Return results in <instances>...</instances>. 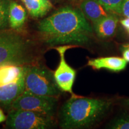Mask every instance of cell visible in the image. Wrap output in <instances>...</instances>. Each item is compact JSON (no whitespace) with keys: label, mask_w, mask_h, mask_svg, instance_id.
<instances>
[{"label":"cell","mask_w":129,"mask_h":129,"mask_svg":"<svg viewBox=\"0 0 129 129\" xmlns=\"http://www.w3.org/2000/svg\"><path fill=\"white\" fill-rule=\"evenodd\" d=\"M121 47H123V48H129V43H128V44H125L122 45V46H121Z\"/></svg>","instance_id":"23"},{"label":"cell","mask_w":129,"mask_h":129,"mask_svg":"<svg viewBox=\"0 0 129 129\" xmlns=\"http://www.w3.org/2000/svg\"><path fill=\"white\" fill-rule=\"evenodd\" d=\"M121 51H122V57L127 61L129 62V48L121 47Z\"/></svg>","instance_id":"19"},{"label":"cell","mask_w":129,"mask_h":129,"mask_svg":"<svg viewBox=\"0 0 129 129\" xmlns=\"http://www.w3.org/2000/svg\"><path fill=\"white\" fill-rule=\"evenodd\" d=\"M80 9L85 17L93 23L112 13L98 0H82Z\"/></svg>","instance_id":"9"},{"label":"cell","mask_w":129,"mask_h":129,"mask_svg":"<svg viewBox=\"0 0 129 129\" xmlns=\"http://www.w3.org/2000/svg\"><path fill=\"white\" fill-rule=\"evenodd\" d=\"M106 9L118 14L121 5L123 0H98Z\"/></svg>","instance_id":"17"},{"label":"cell","mask_w":129,"mask_h":129,"mask_svg":"<svg viewBox=\"0 0 129 129\" xmlns=\"http://www.w3.org/2000/svg\"><path fill=\"white\" fill-rule=\"evenodd\" d=\"M26 12L16 1L10 0L9 10V26L12 29L19 30L23 28L26 20Z\"/></svg>","instance_id":"12"},{"label":"cell","mask_w":129,"mask_h":129,"mask_svg":"<svg viewBox=\"0 0 129 129\" xmlns=\"http://www.w3.org/2000/svg\"><path fill=\"white\" fill-rule=\"evenodd\" d=\"M24 91L56 98L61 93L53 72L42 66H27Z\"/></svg>","instance_id":"3"},{"label":"cell","mask_w":129,"mask_h":129,"mask_svg":"<svg viewBox=\"0 0 129 129\" xmlns=\"http://www.w3.org/2000/svg\"><path fill=\"white\" fill-rule=\"evenodd\" d=\"M27 65H25L17 80L0 86V106L9 107L25 90V77Z\"/></svg>","instance_id":"8"},{"label":"cell","mask_w":129,"mask_h":129,"mask_svg":"<svg viewBox=\"0 0 129 129\" xmlns=\"http://www.w3.org/2000/svg\"><path fill=\"white\" fill-rule=\"evenodd\" d=\"M10 0H0V30L9 26V10Z\"/></svg>","instance_id":"16"},{"label":"cell","mask_w":129,"mask_h":129,"mask_svg":"<svg viewBox=\"0 0 129 129\" xmlns=\"http://www.w3.org/2000/svg\"><path fill=\"white\" fill-rule=\"evenodd\" d=\"M108 127L113 129H129V113H121L114 118Z\"/></svg>","instance_id":"15"},{"label":"cell","mask_w":129,"mask_h":129,"mask_svg":"<svg viewBox=\"0 0 129 129\" xmlns=\"http://www.w3.org/2000/svg\"><path fill=\"white\" fill-rule=\"evenodd\" d=\"M118 14L129 17V0H123L119 10Z\"/></svg>","instance_id":"18"},{"label":"cell","mask_w":129,"mask_h":129,"mask_svg":"<svg viewBox=\"0 0 129 129\" xmlns=\"http://www.w3.org/2000/svg\"><path fill=\"white\" fill-rule=\"evenodd\" d=\"M6 119H7V118H6V116H5L4 113L3 112V111L0 109V123L5 121H6Z\"/></svg>","instance_id":"21"},{"label":"cell","mask_w":129,"mask_h":129,"mask_svg":"<svg viewBox=\"0 0 129 129\" xmlns=\"http://www.w3.org/2000/svg\"><path fill=\"white\" fill-rule=\"evenodd\" d=\"M1 30H0V33H1Z\"/></svg>","instance_id":"25"},{"label":"cell","mask_w":129,"mask_h":129,"mask_svg":"<svg viewBox=\"0 0 129 129\" xmlns=\"http://www.w3.org/2000/svg\"><path fill=\"white\" fill-rule=\"evenodd\" d=\"M75 47H76L75 45H65L54 47L60 56V62L55 71L53 72L54 78L61 91L68 92L72 95L74 94L72 87L76 77V71L66 62L64 54L67 50Z\"/></svg>","instance_id":"7"},{"label":"cell","mask_w":129,"mask_h":129,"mask_svg":"<svg viewBox=\"0 0 129 129\" xmlns=\"http://www.w3.org/2000/svg\"><path fill=\"white\" fill-rule=\"evenodd\" d=\"M28 44L24 38L13 31L0 33V67L7 64L25 65L28 62Z\"/></svg>","instance_id":"4"},{"label":"cell","mask_w":129,"mask_h":129,"mask_svg":"<svg viewBox=\"0 0 129 129\" xmlns=\"http://www.w3.org/2000/svg\"><path fill=\"white\" fill-rule=\"evenodd\" d=\"M53 117L30 111L10 109L6 125L13 129H46L52 127Z\"/></svg>","instance_id":"5"},{"label":"cell","mask_w":129,"mask_h":129,"mask_svg":"<svg viewBox=\"0 0 129 129\" xmlns=\"http://www.w3.org/2000/svg\"><path fill=\"white\" fill-rule=\"evenodd\" d=\"M121 24L127 30H129V17H125L121 21Z\"/></svg>","instance_id":"20"},{"label":"cell","mask_w":129,"mask_h":129,"mask_svg":"<svg viewBox=\"0 0 129 129\" xmlns=\"http://www.w3.org/2000/svg\"><path fill=\"white\" fill-rule=\"evenodd\" d=\"M57 98L23 91L11 105L10 109L30 111L53 117Z\"/></svg>","instance_id":"6"},{"label":"cell","mask_w":129,"mask_h":129,"mask_svg":"<svg viewBox=\"0 0 129 129\" xmlns=\"http://www.w3.org/2000/svg\"><path fill=\"white\" fill-rule=\"evenodd\" d=\"M118 18L117 14L112 13L93 23V29L97 36L101 38H108L114 35Z\"/></svg>","instance_id":"11"},{"label":"cell","mask_w":129,"mask_h":129,"mask_svg":"<svg viewBox=\"0 0 129 129\" xmlns=\"http://www.w3.org/2000/svg\"><path fill=\"white\" fill-rule=\"evenodd\" d=\"M38 29L41 39L51 46L86 44L93 30L81 9L69 6L60 8L40 21Z\"/></svg>","instance_id":"1"},{"label":"cell","mask_w":129,"mask_h":129,"mask_svg":"<svg viewBox=\"0 0 129 129\" xmlns=\"http://www.w3.org/2000/svg\"><path fill=\"white\" fill-rule=\"evenodd\" d=\"M25 66L17 64H7L0 67V86L17 80Z\"/></svg>","instance_id":"14"},{"label":"cell","mask_w":129,"mask_h":129,"mask_svg":"<svg viewBox=\"0 0 129 129\" xmlns=\"http://www.w3.org/2000/svg\"><path fill=\"white\" fill-rule=\"evenodd\" d=\"M127 62L123 57H104L90 59L87 65L96 70L106 69L114 72H120L124 70Z\"/></svg>","instance_id":"10"},{"label":"cell","mask_w":129,"mask_h":129,"mask_svg":"<svg viewBox=\"0 0 129 129\" xmlns=\"http://www.w3.org/2000/svg\"><path fill=\"white\" fill-rule=\"evenodd\" d=\"M127 31H128V33H129V30H127Z\"/></svg>","instance_id":"24"},{"label":"cell","mask_w":129,"mask_h":129,"mask_svg":"<svg viewBox=\"0 0 129 129\" xmlns=\"http://www.w3.org/2000/svg\"><path fill=\"white\" fill-rule=\"evenodd\" d=\"M25 5L29 14L33 18L44 16L52 9L50 0H21Z\"/></svg>","instance_id":"13"},{"label":"cell","mask_w":129,"mask_h":129,"mask_svg":"<svg viewBox=\"0 0 129 129\" xmlns=\"http://www.w3.org/2000/svg\"><path fill=\"white\" fill-rule=\"evenodd\" d=\"M112 104L109 99L72 94L60 109V127L62 128L76 129L91 126L105 115Z\"/></svg>","instance_id":"2"},{"label":"cell","mask_w":129,"mask_h":129,"mask_svg":"<svg viewBox=\"0 0 129 129\" xmlns=\"http://www.w3.org/2000/svg\"><path fill=\"white\" fill-rule=\"evenodd\" d=\"M124 104L129 107V99L125 100V101H124Z\"/></svg>","instance_id":"22"}]
</instances>
